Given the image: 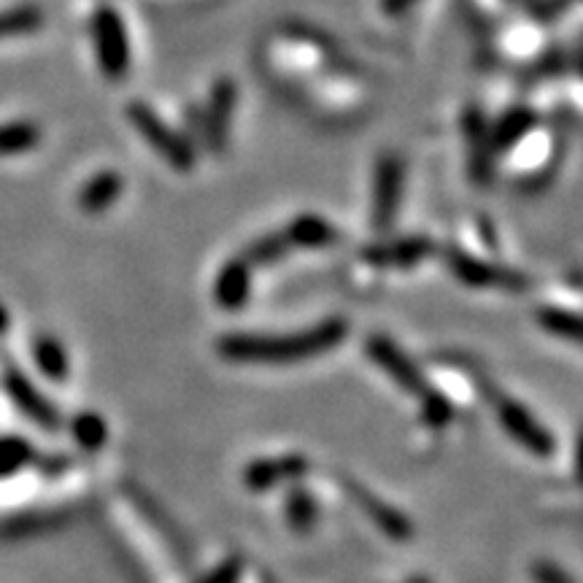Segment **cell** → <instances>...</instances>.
<instances>
[{
	"instance_id": "obj_1",
	"label": "cell",
	"mask_w": 583,
	"mask_h": 583,
	"mask_svg": "<svg viewBox=\"0 0 583 583\" xmlns=\"http://www.w3.org/2000/svg\"><path fill=\"white\" fill-rule=\"evenodd\" d=\"M348 335V324L343 319H327L303 333L287 335H225L217 343L219 354L230 362H260V365H290V362L314 360L319 354L333 352Z\"/></svg>"
},
{
	"instance_id": "obj_2",
	"label": "cell",
	"mask_w": 583,
	"mask_h": 583,
	"mask_svg": "<svg viewBox=\"0 0 583 583\" xmlns=\"http://www.w3.org/2000/svg\"><path fill=\"white\" fill-rule=\"evenodd\" d=\"M125 116L131 119V125L138 131L140 138H144L146 144H149L152 149H155L157 155L170 165V168H176V170L195 168L198 155H195L192 144H189L181 133H176L174 127H170L168 122L155 112V108H149L140 101H133V103H127Z\"/></svg>"
},
{
	"instance_id": "obj_3",
	"label": "cell",
	"mask_w": 583,
	"mask_h": 583,
	"mask_svg": "<svg viewBox=\"0 0 583 583\" xmlns=\"http://www.w3.org/2000/svg\"><path fill=\"white\" fill-rule=\"evenodd\" d=\"M492 403L502 429L508 433V438L517 440L521 449H527L532 457L540 459H549L551 454H554L556 449L554 435L540 425L535 416L527 410V405L513 400V397L500 395V392H492Z\"/></svg>"
},
{
	"instance_id": "obj_4",
	"label": "cell",
	"mask_w": 583,
	"mask_h": 583,
	"mask_svg": "<svg viewBox=\"0 0 583 583\" xmlns=\"http://www.w3.org/2000/svg\"><path fill=\"white\" fill-rule=\"evenodd\" d=\"M92 33H95V52L103 76H125L131 71V41H127V30L119 11L112 6L97 9V14L92 17Z\"/></svg>"
},
{
	"instance_id": "obj_5",
	"label": "cell",
	"mask_w": 583,
	"mask_h": 583,
	"mask_svg": "<svg viewBox=\"0 0 583 583\" xmlns=\"http://www.w3.org/2000/svg\"><path fill=\"white\" fill-rule=\"evenodd\" d=\"M446 266L451 268V273L457 275L462 284L478 287V290H508V292H524L530 287V279L519 270L492 266L483 262L478 257L468 254V251L454 249L446 254Z\"/></svg>"
},
{
	"instance_id": "obj_6",
	"label": "cell",
	"mask_w": 583,
	"mask_h": 583,
	"mask_svg": "<svg viewBox=\"0 0 583 583\" xmlns=\"http://www.w3.org/2000/svg\"><path fill=\"white\" fill-rule=\"evenodd\" d=\"M365 354L373 362H376V365L382 367L386 376H389L392 382L400 386L403 392H408V395L421 397L429 389L425 373H421L419 367H416V362L410 360L408 354H405L403 348L397 346L395 341H389L386 335L367 337V341H365Z\"/></svg>"
},
{
	"instance_id": "obj_7",
	"label": "cell",
	"mask_w": 583,
	"mask_h": 583,
	"mask_svg": "<svg viewBox=\"0 0 583 583\" xmlns=\"http://www.w3.org/2000/svg\"><path fill=\"white\" fill-rule=\"evenodd\" d=\"M403 159L397 155H384L378 159L376 184H373V227L378 232L392 230L395 225L403 200Z\"/></svg>"
},
{
	"instance_id": "obj_8",
	"label": "cell",
	"mask_w": 583,
	"mask_h": 583,
	"mask_svg": "<svg viewBox=\"0 0 583 583\" xmlns=\"http://www.w3.org/2000/svg\"><path fill=\"white\" fill-rule=\"evenodd\" d=\"M3 386H6V395H9L11 403L17 405V410H20L22 416H28L33 425L44 427L49 429V433L60 429L58 408H54V405L49 403L39 389H35V384L24 376L20 367H14V365L6 367Z\"/></svg>"
},
{
	"instance_id": "obj_9",
	"label": "cell",
	"mask_w": 583,
	"mask_h": 583,
	"mask_svg": "<svg viewBox=\"0 0 583 583\" xmlns=\"http://www.w3.org/2000/svg\"><path fill=\"white\" fill-rule=\"evenodd\" d=\"M343 489H346L348 497H352L354 502H357V508L362 513H365L367 519L373 521V524L378 527V530L384 532V535L395 538V540H408L414 538V524H410V519L405 517V513L397 511L395 506H389V502H384L382 497L373 494L371 489L362 487L360 481H354V478H341Z\"/></svg>"
},
{
	"instance_id": "obj_10",
	"label": "cell",
	"mask_w": 583,
	"mask_h": 583,
	"mask_svg": "<svg viewBox=\"0 0 583 583\" xmlns=\"http://www.w3.org/2000/svg\"><path fill=\"white\" fill-rule=\"evenodd\" d=\"M236 103H238L236 82L227 76L217 79L206 108V140L214 152H222L227 146V135H230V122H232V112H236Z\"/></svg>"
},
{
	"instance_id": "obj_11",
	"label": "cell",
	"mask_w": 583,
	"mask_h": 583,
	"mask_svg": "<svg viewBox=\"0 0 583 583\" xmlns=\"http://www.w3.org/2000/svg\"><path fill=\"white\" fill-rule=\"evenodd\" d=\"M465 140H468V159H470V176L472 181L489 184L494 170V152L492 140H489V125L483 114L476 106H470L462 116Z\"/></svg>"
},
{
	"instance_id": "obj_12",
	"label": "cell",
	"mask_w": 583,
	"mask_h": 583,
	"mask_svg": "<svg viewBox=\"0 0 583 583\" xmlns=\"http://www.w3.org/2000/svg\"><path fill=\"white\" fill-rule=\"evenodd\" d=\"M433 254V241L427 238H405V241L378 243L362 251V262L373 268H414Z\"/></svg>"
},
{
	"instance_id": "obj_13",
	"label": "cell",
	"mask_w": 583,
	"mask_h": 583,
	"mask_svg": "<svg viewBox=\"0 0 583 583\" xmlns=\"http://www.w3.org/2000/svg\"><path fill=\"white\" fill-rule=\"evenodd\" d=\"M309 470V462L298 454H287V457H273V459H254L243 472V481L251 492H266V489L275 487L281 481H290V478H300Z\"/></svg>"
},
{
	"instance_id": "obj_14",
	"label": "cell",
	"mask_w": 583,
	"mask_h": 583,
	"mask_svg": "<svg viewBox=\"0 0 583 583\" xmlns=\"http://www.w3.org/2000/svg\"><path fill=\"white\" fill-rule=\"evenodd\" d=\"M251 292V266L243 257H236L219 270L217 281H214V300L222 305L225 311H241L247 305Z\"/></svg>"
},
{
	"instance_id": "obj_15",
	"label": "cell",
	"mask_w": 583,
	"mask_h": 583,
	"mask_svg": "<svg viewBox=\"0 0 583 583\" xmlns=\"http://www.w3.org/2000/svg\"><path fill=\"white\" fill-rule=\"evenodd\" d=\"M281 232H284V238L290 241L292 249L335 247V243H341L343 238L333 225L324 222V219L316 217V214H303V217L292 219Z\"/></svg>"
},
{
	"instance_id": "obj_16",
	"label": "cell",
	"mask_w": 583,
	"mask_h": 583,
	"mask_svg": "<svg viewBox=\"0 0 583 583\" xmlns=\"http://www.w3.org/2000/svg\"><path fill=\"white\" fill-rule=\"evenodd\" d=\"M535 114L527 106L508 108V112L489 127V140H492L494 157L506 155V152H511L513 146L521 144V140L530 135V131H535Z\"/></svg>"
},
{
	"instance_id": "obj_17",
	"label": "cell",
	"mask_w": 583,
	"mask_h": 583,
	"mask_svg": "<svg viewBox=\"0 0 583 583\" xmlns=\"http://www.w3.org/2000/svg\"><path fill=\"white\" fill-rule=\"evenodd\" d=\"M125 181L116 170H101L95 179H90L79 192V208L87 214H103L122 198Z\"/></svg>"
},
{
	"instance_id": "obj_18",
	"label": "cell",
	"mask_w": 583,
	"mask_h": 583,
	"mask_svg": "<svg viewBox=\"0 0 583 583\" xmlns=\"http://www.w3.org/2000/svg\"><path fill=\"white\" fill-rule=\"evenodd\" d=\"M33 362L49 382H65L71 376V360L54 335H39L33 343Z\"/></svg>"
},
{
	"instance_id": "obj_19",
	"label": "cell",
	"mask_w": 583,
	"mask_h": 583,
	"mask_svg": "<svg viewBox=\"0 0 583 583\" xmlns=\"http://www.w3.org/2000/svg\"><path fill=\"white\" fill-rule=\"evenodd\" d=\"M41 144V127L35 122L17 119L0 125V157H17Z\"/></svg>"
},
{
	"instance_id": "obj_20",
	"label": "cell",
	"mask_w": 583,
	"mask_h": 583,
	"mask_svg": "<svg viewBox=\"0 0 583 583\" xmlns=\"http://www.w3.org/2000/svg\"><path fill=\"white\" fill-rule=\"evenodd\" d=\"M71 435L84 451H97L106 446L108 440V425L101 414L95 410H84L71 421Z\"/></svg>"
},
{
	"instance_id": "obj_21",
	"label": "cell",
	"mask_w": 583,
	"mask_h": 583,
	"mask_svg": "<svg viewBox=\"0 0 583 583\" xmlns=\"http://www.w3.org/2000/svg\"><path fill=\"white\" fill-rule=\"evenodd\" d=\"M35 459V449L30 446V440L20 438V435H3L0 438V478H11L17 472L28 468Z\"/></svg>"
},
{
	"instance_id": "obj_22",
	"label": "cell",
	"mask_w": 583,
	"mask_h": 583,
	"mask_svg": "<svg viewBox=\"0 0 583 583\" xmlns=\"http://www.w3.org/2000/svg\"><path fill=\"white\" fill-rule=\"evenodd\" d=\"M535 319H538L540 327L545 330V333L564 337V341H570V343L581 341V319H579V314H575V311L545 305V309L538 311Z\"/></svg>"
},
{
	"instance_id": "obj_23",
	"label": "cell",
	"mask_w": 583,
	"mask_h": 583,
	"mask_svg": "<svg viewBox=\"0 0 583 583\" xmlns=\"http://www.w3.org/2000/svg\"><path fill=\"white\" fill-rule=\"evenodd\" d=\"M44 24V14L35 6H17V9L0 11V39L6 35L35 33Z\"/></svg>"
},
{
	"instance_id": "obj_24",
	"label": "cell",
	"mask_w": 583,
	"mask_h": 583,
	"mask_svg": "<svg viewBox=\"0 0 583 583\" xmlns=\"http://www.w3.org/2000/svg\"><path fill=\"white\" fill-rule=\"evenodd\" d=\"M319 519V506L305 489H292L287 497V521L294 532H309Z\"/></svg>"
},
{
	"instance_id": "obj_25",
	"label": "cell",
	"mask_w": 583,
	"mask_h": 583,
	"mask_svg": "<svg viewBox=\"0 0 583 583\" xmlns=\"http://www.w3.org/2000/svg\"><path fill=\"white\" fill-rule=\"evenodd\" d=\"M290 241L284 238V232H270V236L260 238V241H254L251 247L247 249V254H243V260L249 262L251 268H266V266H273V262H279L281 257H287V251H290Z\"/></svg>"
},
{
	"instance_id": "obj_26",
	"label": "cell",
	"mask_w": 583,
	"mask_h": 583,
	"mask_svg": "<svg viewBox=\"0 0 583 583\" xmlns=\"http://www.w3.org/2000/svg\"><path fill=\"white\" fill-rule=\"evenodd\" d=\"M421 400V419H425L427 427L433 429H444L449 427L454 421V405L446 400L440 392H433L427 389L425 395L419 397Z\"/></svg>"
},
{
	"instance_id": "obj_27",
	"label": "cell",
	"mask_w": 583,
	"mask_h": 583,
	"mask_svg": "<svg viewBox=\"0 0 583 583\" xmlns=\"http://www.w3.org/2000/svg\"><path fill=\"white\" fill-rule=\"evenodd\" d=\"M241 573H243V562L241 560H225L219 568H214L211 573H206L198 583H238L241 581Z\"/></svg>"
},
{
	"instance_id": "obj_28",
	"label": "cell",
	"mask_w": 583,
	"mask_h": 583,
	"mask_svg": "<svg viewBox=\"0 0 583 583\" xmlns=\"http://www.w3.org/2000/svg\"><path fill=\"white\" fill-rule=\"evenodd\" d=\"M530 575L535 583H575L568 573H564L562 568H556V564L549 562V560L532 562Z\"/></svg>"
},
{
	"instance_id": "obj_29",
	"label": "cell",
	"mask_w": 583,
	"mask_h": 583,
	"mask_svg": "<svg viewBox=\"0 0 583 583\" xmlns=\"http://www.w3.org/2000/svg\"><path fill=\"white\" fill-rule=\"evenodd\" d=\"M414 3L416 0H382V9H384V14L397 17V14H405V11H408Z\"/></svg>"
},
{
	"instance_id": "obj_30",
	"label": "cell",
	"mask_w": 583,
	"mask_h": 583,
	"mask_svg": "<svg viewBox=\"0 0 583 583\" xmlns=\"http://www.w3.org/2000/svg\"><path fill=\"white\" fill-rule=\"evenodd\" d=\"M9 324H11V316H9V311H6V305L0 303V335L6 333V330H9Z\"/></svg>"
}]
</instances>
